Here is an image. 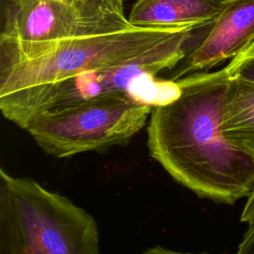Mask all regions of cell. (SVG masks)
Wrapping results in <instances>:
<instances>
[{
    "label": "cell",
    "mask_w": 254,
    "mask_h": 254,
    "mask_svg": "<svg viewBox=\"0 0 254 254\" xmlns=\"http://www.w3.org/2000/svg\"><path fill=\"white\" fill-rule=\"evenodd\" d=\"M229 79L224 66L176 80L180 94L152 109L147 146L150 156L197 196L233 204L254 188V158L232 144L221 128Z\"/></svg>",
    "instance_id": "6da1fadb"
},
{
    "label": "cell",
    "mask_w": 254,
    "mask_h": 254,
    "mask_svg": "<svg viewBox=\"0 0 254 254\" xmlns=\"http://www.w3.org/2000/svg\"><path fill=\"white\" fill-rule=\"evenodd\" d=\"M195 28L189 27L171 39L130 60L79 73L40 87L0 104L3 116L26 130L33 118L109 96L127 95L151 105H163L180 94L178 81L156 80V75L171 70L186 56V46Z\"/></svg>",
    "instance_id": "7a4b0ae2"
},
{
    "label": "cell",
    "mask_w": 254,
    "mask_h": 254,
    "mask_svg": "<svg viewBox=\"0 0 254 254\" xmlns=\"http://www.w3.org/2000/svg\"><path fill=\"white\" fill-rule=\"evenodd\" d=\"M0 254H99L97 223L67 197L1 168Z\"/></svg>",
    "instance_id": "3957f363"
},
{
    "label": "cell",
    "mask_w": 254,
    "mask_h": 254,
    "mask_svg": "<svg viewBox=\"0 0 254 254\" xmlns=\"http://www.w3.org/2000/svg\"><path fill=\"white\" fill-rule=\"evenodd\" d=\"M187 28L135 27L42 46L29 58L0 68V104L79 73L130 60Z\"/></svg>",
    "instance_id": "277c9868"
},
{
    "label": "cell",
    "mask_w": 254,
    "mask_h": 254,
    "mask_svg": "<svg viewBox=\"0 0 254 254\" xmlns=\"http://www.w3.org/2000/svg\"><path fill=\"white\" fill-rule=\"evenodd\" d=\"M153 107L127 95L94 99L36 115L26 130L56 158L124 146L146 124Z\"/></svg>",
    "instance_id": "5b68a950"
},
{
    "label": "cell",
    "mask_w": 254,
    "mask_h": 254,
    "mask_svg": "<svg viewBox=\"0 0 254 254\" xmlns=\"http://www.w3.org/2000/svg\"><path fill=\"white\" fill-rule=\"evenodd\" d=\"M132 28L123 0H33L1 27L0 68L51 43Z\"/></svg>",
    "instance_id": "8992f818"
},
{
    "label": "cell",
    "mask_w": 254,
    "mask_h": 254,
    "mask_svg": "<svg viewBox=\"0 0 254 254\" xmlns=\"http://www.w3.org/2000/svg\"><path fill=\"white\" fill-rule=\"evenodd\" d=\"M204 29L167 79L208 71L247 49L254 42V0H223L221 12Z\"/></svg>",
    "instance_id": "52a82bcc"
},
{
    "label": "cell",
    "mask_w": 254,
    "mask_h": 254,
    "mask_svg": "<svg viewBox=\"0 0 254 254\" xmlns=\"http://www.w3.org/2000/svg\"><path fill=\"white\" fill-rule=\"evenodd\" d=\"M223 0H137L129 22L139 28L200 29L221 12Z\"/></svg>",
    "instance_id": "ba28073f"
},
{
    "label": "cell",
    "mask_w": 254,
    "mask_h": 254,
    "mask_svg": "<svg viewBox=\"0 0 254 254\" xmlns=\"http://www.w3.org/2000/svg\"><path fill=\"white\" fill-rule=\"evenodd\" d=\"M225 137L254 158V82L230 77L222 110Z\"/></svg>",
    "instance_id": "9c48e42d"
},
{
    "label": "cell",
    "mask_w": 254,
    "mask_h": 254,
    "mask_svg": "<svg viewBox=\"0 0 254 254\" xmlns=\"http://www.w3.org/2000/svg\"><path fill=\"white\" fill-rule=\"evenodd\" d=\"M240 221L246 224V230L235 254H254V188L247 196L240 215Z\"/></svg>",
    "instance_id": "30bf717a"
},
{
    "label": "cell",
    "mask_w": 254,
    "mask_h": 254,
    "mask_svg": "<svg viewBox=\"0 0 254 254\" xmlns=\"http://www.w3.org/2000/svg\"><path fill=\"white\" fill-rule=\"evenodd\" d=\"M230 77L254 82V42L225 65Z\"/></svg>",
    "instance_id": "8fae6325"
},
{
    "label": "cell",
    "mask_w": 254,
    "mask_h": 254,
    "mask_svg": "<svg viewBox=\"0 0 254 254\" xmlns=\"http://www.w3.org/2000/svg\"><path fill=\"white\" fill-rule=\"evenodd\" d=\"M33 0H0L1 27L8 24L16 14Z\"/></svg>",
    "instance_id": "7c38bea8"
},
{
    "label": "cell",
    "mask_w": 254,
    "mask_h": 254,
    "mask_svg": "<svg viewBox=\"0 0 254 254\" xmlns=\"http://www.w3.org/2000/svg\"><path fill=\"white\" fill-rule=\"evenodd\" d=\"M143 254H206V253H189V252H180L165 248L161 245H156L154 247L148 248L144 251Z\"/></svg>",
    "instance_id": "4fadbf2b"
}]
</instances>
